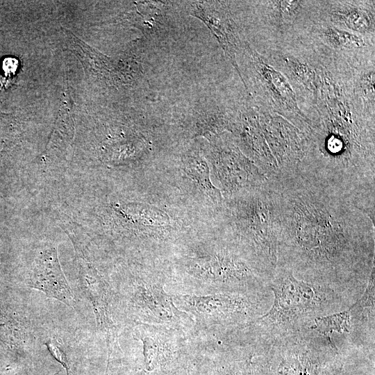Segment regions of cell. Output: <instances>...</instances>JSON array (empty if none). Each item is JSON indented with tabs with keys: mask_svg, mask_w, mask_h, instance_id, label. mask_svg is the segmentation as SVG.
Instances as JSON below:
<instances>
[{
	"mask_svg": "<svg viewBox=\"0 0 375 375\" xmlns=\"http://www.w3.org/2000/svg\"><path fill=\"white\" fill-rule=\"evenodd\" d=\"M79 289L90 303L97 328L106 340L107 367L122 353L119 344L120 316L113 287L94 265L85 257L82 249L76 247Z\"/></svg>",
	"mask_w": 375,
	"mask_h": 375,
	"instance_id": "cell-10",
	"label": "cell"
},
{
	"mask_svg": "<svg viewBox=\"0 0 375 375\" xmlns=\"http://www.w3.org/2000/svg\"><path fill=\"white\" fill-rule=\"evenodd\" d=\"M254 80L261 86L272 106L281 112L291 113L292 117L306 122V116L299 110L292 85L280 72L267 64L265 60L248 43L243 47Z\"/></svg>",
	"mask_w": 375,
	"mask_h": 375,
	"instance_id": "cell-14",
	"label": "cell"
},
{
	"mask_svg": "<svg viewBox=\"0 0 375 375\" xmlns=\"http://www.w3.org/2000/svg\"><path fill=\"white\" fill-rule=\"evenodd\" d=\"M30 288L43 292L69 307L74 308L76 299L61 269L56 247L46 246L40 251L31 267L26 283Z\"/></svg>",
	"mask_w": 375,
	"mask_h": 375,
	"instance_id": "cell-15",
	"label": "cell"
},
{
	"mask_svg": "<svg viewBox=\"0 0 375 375\" xmlns=\"http://www.w3.org/2000/svg\"><path fill=\"white\" fill-rule=\"evenodd\" d=\"M268 343L263 340L238 343L204 357H196L190 375H272Z\"/></svg>",
	"mask_w": 375,
	"mask_h": 375,
	"instance_id": "cell-12",
	"label": "cell"
},
{
	"mask_svg": "<svg viewBox=\"0 0 375 375\" xmlns=\"http://www.w3.org/2000/svg\"><path fill=\"white\" fill-rule=\"evenodd\" d=\"M194 109L190 120L193 135L208 139L226 131L231 132L233 118L218 107L203 105Z\"/></svg>",
	"mask_w": 375,
	"mask_h": 375,
	"instance_id": "cell-18",
	"label": "cell"
},
{
	"mask_svg": "<svg viewBox=\"0 0 375 375\" xmlns=\"http://www.w3.org/2000/svg\"><path fill=\"white\" fill-rule=\"evenodd\" d=\"M271 308L252 325L261 334L278 338L307 329L317 317L344 307V296L333 288L299 279L288 268L277 266L270 282Z\"/></svg>",
	"mask_w": 375,
	"mask_h": 375,
	"instance_id": "cell-4",
	"label": "cell"
},
{
	"mask_svg": "<svg viewBox=\"0 0 375 375\" xmlns=\"http://www.w3.org/2000/svg\"><path fill=\"white\" fill-rule=\"evenodd\" d=\"M224 133L207 139L205 155L224 194L231 197L265 184L267 177Z\"/></svg>",
	"mask_w": 375,
	"mask_h": 375,
	"instance_id": "cell-11",
	"label": "cell"
},
{
	"mask_svg": "<svg viewBox=\"0 0 375 375\" xmlns=\"http://www.w3.org/2000/svg\"><path fill=\"white\" fill-rule=\"evenodd\" d=\"M304 3L302 1H265V5L272 22L282 26L297 15Z\"/></svg>",
	"mask_w": 375,
	"mask_h": 375,
	"instance_id": "cell-23",
	"label": "cell"
},
{
	"mask_svg": "<svg viewBox=\"0 0 375 375\" xmlns=\"http://www.w3.org/2000/svg\"><path fill=\"white\" fill-rule=\"evenodd\" d=\"M319 38L326 44L340 51H356L367 46L363 35L354 33L335 26L318 29Z\"/></svg>",
	"mask_w": 375,
	"mask_h": 375,
	"instance_id": "cell-22",
	"label": "cell"
},
{
	"mask_svg": "<svg viewBox=\"0 0 375 375\" xmlns=\"http://www.w3.org/2000/svg\"><path fill=\"white\" fill-rule=\"evenodd\" d=\"M272 122L247 109L233 119L231 132L267 180L276 183L300 173L306 144L286 122Z\"/></svg>",
	"mask_w": 375,
	"mask_h": 375,
	"instance_id": "cell-5",
	"label": "cell"
},
{
	"mask_svg": "<svg viewBox=\"0 0 375 375\" xmlns=\"http://www.w3.org/2000/svg\"><path fill=\"white\" fill-rule=\"evenodd\" d=\"M118 211L137 226V229L156 238L170 225V218L164 211L147 204H128L119 207Z\"/></svg>",
	"mask_w": 375,
	"mask_h": 375,
	"instance_id": "cell-17",
	"label": "cell"
},
{
	"mask_svg": "<svg viewBox=\"0 0 375 375\" xmlns=\"http://www.w3.org/2000/svg\"><path fill=\"white\" fill-rule=\"evenodd\" d=\"M185 174L197 185L199 190L215 204L223 203L222 191L217 188L210 178V169L205 157L191 152L182 159Z\"/></svg>",
	"mask_w": 375,
	"mask_h": 375,
	"instance_id": "cell-19",
	"label": "cell"
},
{
	"mask_svg": "<svg viewBox=\"0 0 375 375\" xmlns=\"http://www.w3.org/2000/svg\"><path fill=\"white\" fill-rule=\"evenodd\" d=\"M269 291L172 294L174 303L194 319V327L249 325L269 309Z\"/></svg>",
	"mask_w": 375,
	"mask_h": 375,
	"instance_id": "cell-8",
	"label": "cell"
},
{
	"mask_svg": "<svg viewBox=\"0 0 375 375\" xmlns=\"http://www.w3.org/2000/svg\"><path fill=\"white\" fill-rule=\"evenodd\" d=\"M278 265L340 294L362 289L374 271V221L338 190L305 176L275 184Z\"/></svg>",
	"mask_w": 375,
	"mask_h": 375,
	"instance_id": "cell-1",
	"label": "cell"
},
{
	"mask_svg": "<svg viewBox=\"0 0 375 375\" xmlns=\"http://www.w3.org/2000/svg\"><path fill=\"white\" fill-rule=\"evenodd\" d=\"M284 67L291 79L306 92L312 99L317 100L321 88L320 77L311 65L292 56H281Z\"/></svg>",
	"mask_w": 375,
	"mask_h": 375,
	"instance_id": "cell-21",
	"label": "cell"
},
{
	"mask_svg": "<svg viewBox=\"0 0 375 375\" xmlns=\"http://www.w3.org/2000/svg\"><path fill=\"white\" fill-rule=\"evenodd\" d=\"M19 66L16 58H6L3 60L2 68L7 76L13 75Z\"/></svg>",
	"mask_w": 375,
	"mask_h": 375,
	"instance_id": "cell-26",
	"label": "cell"
},
{
	"mask_svg": "<svg viewBox=\"0 0 375 375\" xmlns=\"http://www.w3.org/2000/svg\"><path fill=\"white\" fill-rule=\"evenodd\" d=\"M269 338L272 375H339L342 363L331 338L306 329Z\"/></svg>",
	"mask_w": 375,
	"mask_h": 375,
	"instance_id": "cell-7",
	"label": "cell"
},
{
	"mask_svg": "<svg viewBox=\"0 0 375 375\" xmlns=\"http://www.w3.org/2000/svg\"><path fill=\"white\" fill-rule=\"evenodd\" d=\"M43 344L47 347L53 358L65 369L66 374L72 375L68 358L62 344L56 338H49L44 341Z\"/></svg>",
	"mask_w": 375,
	"mask_h": 375,
	"instance_id": "cell-25",
	"label": "cell"
},
{
	"mask_svg": "<svg viewBox=\"0 0 375 375\" xmlns=\"http://www.w3.org/2000/svg\"><path fill=\"white\" fill-rule=\"evenodd\" d=\"M113 287L121 320L139 324L174 325L191 329L192 317L180 310L172 294L166 292L165 272L151 266L139 267L124 274Z\"/></svg>",
	"mask_w": 375,
	"mask_h": 375,
	"instance_id": "cell-6",
	"label": "cell"
},
{
	"mask_svg": "<svg viewBox=\"0 0 375 375\" xmlns=\"http://www.w3.org/2000/svg\"><path fill=\"white\" fill-rule=\"evenodd\" d=\"M185 5L188 12L200 19L210 31L244 84L236 60L242 44L228 5L219 1H193Z\"/></svg>",
	"mask_w": 375,
	"mask_h": 375,
	"instance_id": "cell-13",
	"label": "cell"
},
{
	"mask_svg": "<svg viewBox=\"0 0 375 375\" xmlns=\"http://www.w3.org/2000/svg\"><path fill=\"white\" fill-rule=\"evenodd\" d=\"M329 8L328 16L335 26L361 35H374V10L347 1L335 2Z\"/></svg>",
	"mask_w": 375,
	"mask_h": 375,
	"instance_id": "cell-16",
	"label": "cell"
},
{
	"mask_svg": "<svg viewBox=\"0 0 375 375\" xmlns=\"http://www.w3.org/2000/svg\"><path fill=\"white\" fill-rule=\"evenodd\" d=\"M356 90L367 106L374 110V67L363 72L358 80Z\"/></svg>",
	"mask_w": 375,
	"mask_h": 375,
	"instance_id": "cell-24",
	"label": "cell"
},
{
	"mask_svg": "<svg viewBox=\"0 0 375 375\" xmlns=\"http://www.w3.org/2000/svg\"><path fill=\"white\" fill-rule=\"evenodd\" d=\"M166 274L186 294L197 295L266 292L271 280L230 242L188 247Z\"/></svg>",
	"mask_w": 375,
	"mask_h": 375,
	"instance_id": "cell-2",
	"label": "cell"
},
{
	"mask_svg": "<svg viewBox=\"0 0 375 375\" xmlns=\"http://www.w3.org/2000/svg\"><path fill=\"white\" fill-rule=\"evenodd\" d=\"M229 199L228 217L233 236L229 242L272 278L278 265L281 230L278 191L267 181Z\"/></svg>",
	"mask_w": 375,
	"mask_h": 375,
	"instance_id": "cell-3",
	"label": "cell"
},
{
	"mask_svg": "<svg viewBox=\"0 0 375 375\" xmlns=\"http://www.w3.org/2000/svg\"><path fill=\"white\" fill-rule=\"evenodd\" d=\"M133 335L142 346V364L135 375H190L195 356L188 329L167 324H139Z\"/></svg>",
	"mask_w": 375,
	"mask_h": 375,
	"instance_id": "cell-9",
	"label": "cell"
},
{
	"mask_svg": "<svg viewBox=\"0 0 375 375\" xmlns=\"http://www.w3.org/2000/svg\"><path fill=\"white\" fill-rule=\"evenodd\" d=\"M356 319L361 320V318L351 304L343 310L315 317L308 329L331 338V334L334 332L341 334L350 333L353 325L356 324Z\"/></svg>",
	"mask_w": 375,
	"mask_h": 375,
	"instance_id": "cell-20",
	"label": "cell"
}]
</instances>
